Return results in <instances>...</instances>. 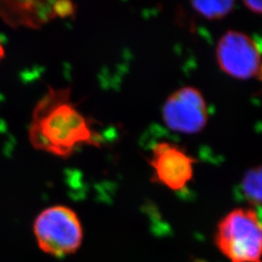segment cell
I'll return each mask as SVG.
<instances>
[{"instance_id":"cell-4","label":"cell","mask_w":262,"mask_h":262,"mask_svg":"<svg viewBox=\"0 0 262 262\" xmlns=\"http://www.w3.org/2000/svg\"><path fill=\"white\" fill-rule=\"evenodd\" d=\"M215 56L221 69L232 78L249 80L261 77L260 49L244 32L227 31L217 43Z\"/></svg>"},{"instance_id":"cell-11","label":"cell","mask_w":262,"mask_h":262,"mask_svg":"<svg viewBox=\"0 0 262 262\" xmlns=\"http://www.w3.org/2000/svg\"><path fill=\"white\" fill-rule=\"evenodd\" d=\"M5 56V49H4V45L2 40L0 39V61L2 60V58Z\"/></svg>"},{"instance_id":"cell-2","label":"cell","mask_w":262,"mask_h":262,"mask_svg":"<svg viewBox=\"0 0 262 262\" xmlns=\"http://www.w3.org/2000/svg\"><path fill=\"white\" fill-rule=\"evenodd\" d=\"M261 224L256 211L239 208L217 225L215 244L231 262H261Z\"/></svg>"},{"instance_id":"cell-8","label":"cell","mask_w":262,"mask_h":262,"mask_svg":"<svg viewBox=\"0 0 262 262\" xmlns=\"http://www.w3.org/2000/svg\"><path fill=\"white\" fill-rule=\"evenodd\" d=\"M261 166L250 169L242 180L244 195L253 206L261 204Z\"/></svg>"},{"instance_id":"cell-1","label":"cell","mask_w":262,"mask_h":262,"mask_svg":"<svg viewBox=\"0 0 262 262\" xmlns=\"http://www.w3.org/2000/svg\"><path fill=\"white\" fill-rule=\"evenodd\" d=\"M36 150L67 159L83 145L99 147L101 140L90 119L79 111L70 88H49L35 105L28 129Z\"/></svg>"},{"instance_id":"cell-10","label":"cell","mask_w":262,"mask_h":262,"mask_svg":"<svg viewBox=\"0 0 262 262\" xmlns=\"http://www.w3.org/2000/svg\"><path fill=\"white\" fill-rule=\"evenodd\" d=\"M244 4L248 9L251 10L253 13L258 15L261 14V1H244Z\"/></svg>"},{"instance_id":"cell-7","label":"cell","mask_w":262,"mask_h":262,"mask_svg":"<svg viewBox=\"0 0 262 262\" xmlns=\"http://www.w3.org/2000/svg\"><path fill=\"white\" fill-rule=\"evenodd\" d=\"M75 12V4L70 1H0V18L13 28L36 29Z\"/></svg>"},{"instance_id":"cell-3","label":"cell","mask_w":262,"mask_h":262,"mask_svg":"<svg viewBox=\"0 0 262 262\" xmlns=\"http://www.w3.org/2000/svg\"><path fill=\"white\" fill-rule=\"evenodd\" d=\"M38 247L53 256L75 253L83 242V228L75 212L63 205L44 209L33 223Z\"/></svg>"},{"instance_id":"cell-6","label":"cell","mask_w":262,"mask_h":262,"mask_svg":"<svg viewBox=\"0 0 262 262\" xmlns=\"http://www.w3.org/2000/svg\"><path fill=\"white\" fill-rule=\"evenodd\" d=\"M196 163V159L190 157L185 149L170 142L157 143L149 159L154 171L152 181L174 191L187 187L193 178Z\"/></svg>"},{"instance_id":"cell-9","label":"cell","mask_w":262,"mask_h":262,"mask_svg":"<svg viewBox=\"0 0 262 262\" xmlns=\"http://www.w3.org/2000/svg\"><path fill=\"white\" fill-rule=\"evenodd\" d=\"M192 8L199 15L208 19H222L228 15L234 6L233 1H193Z\"/></svg>"},{"instance_id":"cell-5","label":"cell","mask_w":262,"mask_h":262,"mask_svg":"<svg viewBox=\"0 0 262 262\" xmlns=\"http://www.w3.org/2000/svg\"><path fill=\"white\" fill-rule=\"evenodd\" d=\"M162 119L169 129L175 132L195 134L203 130L209 119L203 94L192 86L179 89L163 105Z\"/></svg>"}]
</instances>
